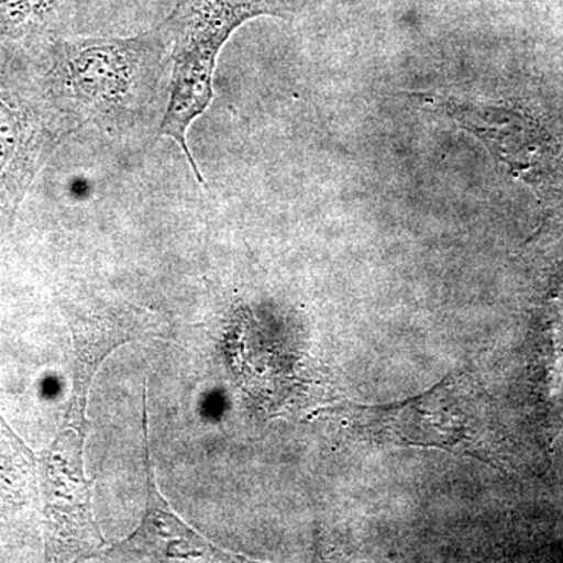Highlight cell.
I'll return each instance as SVG.
<instances>
[{
    "label": "cell",
    "mask_w": 563,
    "mask_h": 563,
    "mask_svg": "<svg viewBox=\"0 0 563 563\" xmlns=\"http://www.w3.org/2000/svg\"><path fill=\"white\" fill-rule=\"evenodd\" d=\"M129 43H87L68 60L70 84L81 98L111 103L128 92L132 84Z\"/></svg>",
    "instance_id": "3957f363"
},
{
    "label": "cell",
    "mask_w": 563,
    "mask_h": 563,
    "mask_svg": "<svg viewBox=\"0 0 563 563\" xmlns=\"http://www.w3.org/2000/svg\"><path fill=\"white\" fill-rule=\"evenodd\" d=\"M52 0H0V35H20L49 13Z\"/></svg>",
    "instance_id": "5b68a950"
},
{
    "label": "cell",
    "mask_w": 563,
    "mask_h": 563,
    "mask_svg": "<svg viewBox=\"0 0 563 563\" xmlns=\"http://www.w3.org/2000/svg\"><path fill=\"white\" fill-rule=\"evenodd\" d=\"M479 384L455 374L417 398L388 406L344 404L335 418L366 442L437 448L484 455V404Z\"/></svg>",
    "instance_id": "7a4b0ae2"
},
{
    "label": "cell",
    "mask_w": 563,
    "mask_h": 563,
    "mask_svg": "<svg viewBox=\"0 0 563 563\" xmlns=\"http://www.w3.org/2000/svg\"><path fill=\"white\" fill-rule=\"evenodd\" d=\"M280 11L279 0H177L172 14L176 38L173 79L161 135L179 144L199 181H203L202 174L188 147L187 133L213 99L220 52L243 22Z\"/></svg>",
    "instance_id": "6da1fadb"
},
{
    "label": "cell",
    "mask_w": 563,
    "mask_h": 563,
    "mask_svg": "<svg viewBox=\"0 0 563 563\" xmlns=\"http://www.w3.org/2000/svg\"><path fill=\"white\" fill-rule=\"evenodd\" d=\"M31 141L27 118L21 107L0 92V188L21 179Z\"/></svg>",
    "instance_id": "277c9868"
}]
</instances>
